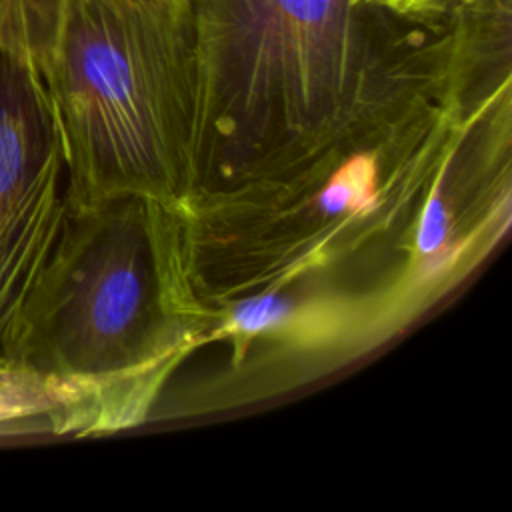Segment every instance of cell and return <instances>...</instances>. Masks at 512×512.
<instances>
[{"instance_id":"4","label":"cell","mask_w":512,"mask_h":512,"mask_svg":"<svg viewBox=\"0 0 512 512\" xmlns=\"http://www.w3.org/2000/svg\"><path fill=\"white\" fill-rule=\"evenodd\" d=\"M204 332L178 208L126 194L70 210L6 360L106 388L132 424Z\"/></svg>"},{"instance_id":"5","label":"cell","mask_w":512,"mask_h":512,"mask_svg":"<svg viewBox=\"0 0 512 512\" xmlns=\"http://www.w3.org/2000/svg\"><path fill=\"white\" fill-rule=\"evenodd\" d=\"M68 178L46 104L0 50V360L64 230Z\"/></svg>"},{"instance_id":"7","label":"cell","mask_w":512,"mask_h":512,"mask_svg":"<svg viewBox=\"0 0 512 512\" xmlns=\"http://www.w3.org/2000/svg\"><path fill=\"white\" fill-rule=\"evenodd\" d=\"M58 0H0V50L28 62L44 40Z\"/></svg>"},{"instance_id":"2","label":"cell","mask_w":512,"mask_h":512,"mask_svg":"<svg viewBox=\"0 0 512 512\" xmlns=\"http://www.w3.org/2000/svg\"><path fill=\"white\" fill-rule=\"evenodd\" d=\"M198 108L188 198L274 176L436 94L446 18L354 0H190Z\"/></svg>"},{"instance_id":"1","label":"cell","mask_w":512,"mask_h":512,"mask_svg":"<svg viewBox=\"0 0 512 512\" xmlns=\"http://www.w3.org/2000/svg\"><path fill=\"white\" fill-rule=\"evenodd\" d=\"M510 92L452 82L268 178L184 200L186 276L206 316L258 292L298 300L332 356H354L434 302L416 256L428 198L470 122Z\"/></svg>"},{"instance_id":"6","label":"cell","mask_w":512,"mask_h":512,"mask_svg":"<svg viewBox=\"0 0 512 512\" xmlns=\"http://www.w3.org/2000/svg\"><path fill=\"white\" fill-rule=\"evenodd\" d=\"M116 428L118 406L106 388L0 360V444Z\"/></svg>"},{"instance_id":"9","label":"cell","mask_w":512,"mask_h":512,"mask_svg":"<svg viewBox=\"0 0 512 512\" xmlns=\"http://www.w3.org/2000/svg\"><path fill=\"white\" fill-rule=\"evenodd\" d=\"M162 2H172V4H190V0H162Z\"/></svg>"},{"instance_id":"3","label":"cell","mask_w":512,"mask_h":512,"mask_svg":"<svg viewBox=\"0 0 512 512\" xmlns=\"http://www.w3.org/2000/svg\"><path fill=\"white\" fill-rule=\"evenodd\" d=\"M22 66L58 136L70 210L126 194L186 200L198 108L190 4L58 0Z\"/></svg>"},{"instance_id":"8","label":"cell","mask_w":512,"mask_h":512,"mask_svg":"<svg viewBox=\"0 0 512 512\" xmlns=\"http://www.w3.org/2000/svg\"><path fill=\"white\" fill-rule=\"evenodd\" d=\"M354 2L388 12L402 20L436 24L446 18V12L456 0H354Z\"/></svg>"}]
</instances>
